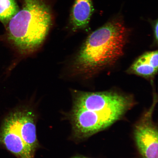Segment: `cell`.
I'll return each mask as SVG.
<instances>
[{"instance_id": "cell-1", "label": "cell", "mask_w": 158, "mask_h": 158, "mask_svg": "<svg viewBox=\"0 0 158 158\" xmlns=\"http://www.w3.org/2000/svg\"><path fill=\"white\" fill-rule=\"evenodd\" d=\"M73 105L69 118L73 137L87 139L107 129L124 117L135 106L133 96L114 91L72 92Z\"/></svg>"}, {"instance_id": "cell-2", "label": "cell", "mask_w": 158, "mask_h": 158, "mask_svg": "<svg viewBox=\"0 0 158 158\" xmlns=\"http://www.w3.org/2000/svg\"><path fill=\"white\" fill-rule=\"evenodd\" d=\"M128 33L118 16L91 33L74 59L73 73L90 76L114 64L123 55Z\"/></svg>"}, {"instance_id": "cell-3", "label": "cell", "mask_w": 158, "mask_h": 158, "mask_svg": "<svg viewBox=\"0 0 158 158\" xmlns=\"http://www.w3.org/2000/svg\"><path fill=\"white\" fill-rule=\"evenodd\" d=\"M52 24L49 8L42 0H24L7 25L8 40L21 55L27 56L40 48Z\"/></svg>"}, {"instance_id": "cell-4", "label": "cell", "mask_w": 158, "mask_h": 158, "mask_svg": "<svg viewBox=\"0 0 158 158\" xmlns=\"http://www.w3.org/2000/svg\"><path fill=\"white\" fill-rule=\"evenodd\" d=\"M36 120L35 112L28 106L10 112L0 128V145L17 158H35L39 147Z\"/></svg>"}, {"instance_id": "cell-5", "label": "cell", "mask_w": 158, "mask_h": 158, "mask_svg": "<svg viewBox=\"0 0 158 158\" xmlns=\"http://www.w3.org/2000/svg\"><path fill=\"white\" fill-rule=\"evenodd\" d=\"M155 96L153 103L134 126V138L138 152L142 158H158V126L153 120L157 102Z\"/></svg>"}, {"instance_id": "cell-6", "label": "cell", "mask_w": 158, "mask_h": 158, "mask_svg": "<svg viewBox=\"0 0 158 158\" xmlns=\"http://www.w3.org/2000/svg\"><path fill=\"white\" fill-rule=\"evenodd\" d=\"M94 10L92 0H75L70 17L72 30L76 31L86 28Z\"/></svg>"}, {"instance_id": "cell-7", "label": "cell", "mask_w": 158, "mask_h": 158, "mask_svg": "<svg viewBox=\"0 0 158 158\" xmlns=\"http://www.w3.org/2000/svg\"><path fill=\"white\" fill-rule=\"evenodd\" d=\"M158 62L157 50L147 52L136 60L128 71L144 77H152L157 73Z\"/></svg>"}, {"instance_id": "cell-8", "label": "cell", "mask_w": 158, "mask_h": 158, "mask_svg": "<svg viewBox=\"0 0 158 158\" xmlns=\"http://www.w3.org/2000/svg\"><path fill=\"white\" fill-rule=\"evenodd\" d=\"M19 10L15 0H0V21L5 25Z\"/></svg>"}, {"instance_id": "cell-9", "label": "cell", "mask_w": 158, "mask_h": 158, "mask_svg": "<svg viewBox=\"0 0 158 158\" xmlns=\"http://www.w3.org/2000/svg\"><path fill=\"white\" fill-rule=\"evenodd\" d=\"M153 31L154 33V36L156 41H157L158 40V21L157 19L156 21H154L153 23Z\"/></svg>"}, {"instance_id": "cell-10", "label": "cell", "mask_w": 158, "mask_h": 158, "mask_svg": "<svg viewBox=\"0 0 158 158\" xmlns=\"http://www.w3.org/2000/svg\"><path fill=\"white\" fill-rule=\"evenodd\" d=\"M70 158H92L90 157L83 156H75L73 157Z\"/></svg>"}]
</instances>
